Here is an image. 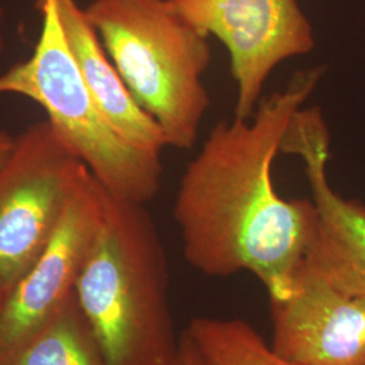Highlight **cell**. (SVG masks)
Wrapping results in <instances>:
<instances>
[{"label":"cell","mask_w":365,"mask_h":365,"mask_svg":"<svg viewBox=\"0 0 365 365\" xmlns=\"http://www.w3.org/2000/svg\"><path fill=\"white\" fill-rule=\"evenodd\" d=\"M325 69L300 71L261 99L253 117L218 122L180 178L173 218L187 262L210 277L247 271L283 299L313 238V199H284L272 167L289 123Z\"/></svg>","instance_id":"cell-1"},{"label":"cell","mask_w":365,"mask_h":365,"mask_svg":"<svg viewBox=\"0 0 365 365\" xmlns=\"http://www.w3.org/2000/svg\"><path fill=\"white\" fill-rule=\"evenodd\" d=\"M165 249L146 205L110 195L76 298L110 365H172L179 349Z\"/></svg>","instance_id":"cell-2"},{"label":"cell","mask_w":365,"mask_h":365,"mask_svg":"<svg viewBox=\"0 0 365 365\" xmlns=\"http://www.w3.org/2000/svg\"><path fill=\"white\" fill-rule=\"evenodd\" d=\"M86 14L167 146L192 149L211 105L203 83L211 63L209 37L170 0H93Z\"/></svg>","instance_id":"cell-3"},{"label":"cell","mask_w":365,"mask_h":365,"mask_svg":"<svg viewBox=\"0 0 365 365\" xmlns=\"http://www.w3.org/2000/svg\"><path fill=\"white\" fill-rule=\"evenodd\" d=\"M42 25L31 56L0 73V93L36 102L61 141L118 200L146 205L158 194L161 156L125 141L96 105L69 51L57 0H38Z\"/></svg>","instance_id":"cell-4"},{"label":"cell","mask_w":365,"mask_h":365,"mask_svg":"<svg viewBox=\"0 0 365 365\" xmlns=\"http://www.w3.org/2000/svg\"><path fill=\"white\" fill-rule=\"evenodd\" d=\"M45 119L15 137L0 165V291L4 298L49 244L84 170Z\"/></svg>","instance_id":"cell-5"},{"label":"cell","mask_w":365,"mask_h":365,"mask_svg":"<svg viewBox=\"0 0 365 365\" xmlns=\"http://www.w3.org/2000/svg\"><path fill=\"white\" fill-rule=\"evenodd\" d=\"M182 18L225 45L237 87L235 117H253L282 63L309 54L314 30L298 0H170Z\"/></svg>","instance_id":"cell-6"},{"label":"cell","mask_w":365,"mask_h":365,"mask_svg":"<svg viewBox=\"0 0 365 365\" xmlns=\"http://www.w3.org/2000/svg\"><path fill=\"white\" fill-rule=\"evenodd\" d=\"M282 152L302 158L317 209L315 232L302 267L346 294L365 297V205L330 185V134L318 107L295 114Z\"/></svg>","instance_id":"cell-7"},{"label":"cell","mask_w":365,"mask_h":365,"mask_svg":"<svg viewBox=\"0 0 365 365\" xmlns=\"http://www.w3.org/2000/svg\"><path fill=\"white\" fill-rule=\"evenodd\" d=\"M110 194L84 170L54 235L0 306V356L56 313L76 289Z\"/></svg>","instance_id":"cell-8"},{"label":"cell","mask_w":365,"mask_h":365,"mask_svg":"<svg viewBox=\"0 0 365 365\" xmlns=\"http://www.w3.org/2000/svg\"><path fill=\"white\" fill-rule=\"evenodd\" d=\"M274 351L298 365H365V297L333 287L299 264L294 289L269 299Z\"/></svg>","instance_id":"cell-9"},{"label":"cell","mask_w":365,"mask_h":365,"mask_svg":"<svg viewBox=\"0 0 365 365\" xmlns=\"http://www.w3.org/2000/svg\"><path fill=\"white\" fill-rule=\"evenodd\" d=\"M57 9L80 75L110 125L129 144L161 156L167 148L163 131L131 95L86 9H81L76 0H57Z\"/></svg>","instance_id":"cell-10"},{"label":"cell","mask_w":365,"mask_h":365,"mask_svg":"<svg viewBox=\"0 0 365 365\" xmlns=\"http://www.w3.org/2000/svg\"><path fill=\"white\" fill-rule=\"evenodd\" d=\"M0 365H110L76 294L0 356Z\"/></svg>","instance_id":"cell-11"},{"label":"cell","mask_w":365,"mask_h":365,"mask_svg":"<svg viewBox=\"0 0 365 365\" xmlns=\"http://www.w3.org/2000/svg\"><path fill=\"white\" fill-rule=\"evenodd\" d=\"M184 331L207 365H298L241 318L196 317Z\"/></svg>","instance_id":"cell-12"},{"label":"cell","mask_w":365,"mask_h":365,"mask_svg":"<svg viewBox=\"0 0 365 365\" xmlns=\"http://www.w3.org/2000/svg\"><path fill=\"white\" fill-rule=\"evenodd\" d=\"M172 365H207L185 331L180 334L179 349Z\"/></svg>","instance_id":"cell-13"},{"label":"cell","mask_w":365,"mask_h":365,"mask_svg":"<svg viewBox=\"0 0 365 365\" xmlns=\"http://www.w3.org/2000/svg\"><path fill=\"white\" fill-rule=\"evenodd\" d=\"M14 145H15V137L6 131L0 130V165L6 161V158L11 153Z\"/></svg>","instance_id":"cell-14"},{"label":"cell","mask_w":365,"mask_h":365,"mask_svg":"<svg viewBox=\"0 0 365 365\" xmlns=\"http://www.w3.org/2000/svg\"><path fill=\"white\" fill-rule=\"evenodd\" d=\"M0 29H1V13H0ZM0 48H1V33H0Z\"/></svg>","instance_id":"cell-15"},{"label":"cell","mask_w":365,"mask_h":365,"mask_svg":"<svg viewBox=\"0 0 365 365\" xmlns=\"http://www.w3.org/2000/svg\"><path fill=\"white\" fill-rule=\"evenodd\" d=\"M3 300H4V295H3V292L0 291V306H1V303H3Z\"/></svg>","instance_id":"cell-16"}]
</instances>
